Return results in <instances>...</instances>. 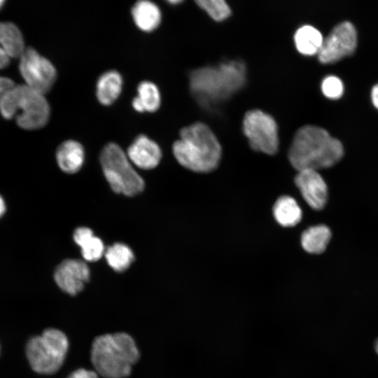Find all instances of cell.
<instances>
[{"mask_svg": "<svg viewBox=\"0 0 378 378\" xmlns=\"http://www.w3.org/2000/svg\"><path fill=\"white\" fill-rule=\"evenodd\" d=\"M344 148L325 129L307 125L295 132L288 150L291 165L298 171L328 168L342 158Z\"/></svg>", "mask_w": 378, "mask_h": 378, "instance_id": "obj_1", "label": "cell"}, {"mask_svg": "<svg viewBox=\"0 0 378 378\" xmlns=\"http://www.w3.org/2000/svg\"><path fill=\"white\" fill-rule=\"evenodd\" d=\"M174 155L180 164L192 172H210L218 167L221 146L210 127L196 122L181 129L180 139L172 146Z\"/></svg>", "mask_w": 378, "mask_h": 378, "instance_id": "obj_2", "label": "cell"}, {"mask_svg": "<svg viewBox=\"0 0 378 378\" xmlns=\"http://www.w3.org/2000/svg\"><path fill=\"white\" fill-rule=\"evenodd\" d=\"M246 80V67L239 61L199 68L190 75V88L202 104L223 101L239 90Z\"/></svg>", "mask_w": 378, "mask_h": 378, "instance_id": "obj_3", "label": "cell"}, {"mask_svg": "<svg viewBox=\"0 0 378 378\" xmlns=\"http://www.w3.org/2000/svg\"><path fill=\"white\" fill-rule=\"evenodd\" d=\"M139 358L134 340L125 332L100 335L92 345V363L97 372L106 378L129 376Z\"/></svg>", "mask_w": 378, "mask_h": 378, "instance_id": "obj_4", "label": "cell"}, {"mask_svg": "<svg viewBox=\"0 0 378 378\" xmlns=\"http://www.w3.org/2000/svg\"><path fill=\"white\" fill-rule=\"evenodd\" d=\"M0 113L6 119L15 118L24 130L44 127L50 116V106L44 94L25 84L15 85L1 97Z\"/></svg>", "mask_w": 378, "mask_h": 378, "instance_id": "obj_5", "label": "cell"}, {"mask_svg": "<svg viewBox=\"0 0 378 378\" xmlns=\"http://www.w3.org/2000/svg\"><path fill=\"white\" fill-rule=\"evenodd\" d=\"M69 349L65 334L55 328L29 340L26 355L31 368L40 374H52L62 365Z\"/></svg>", "mask_w": 378, "mask_h": 378, "instance_id": "obj_6", "label": "cell"}, {"mask_svg": "<svg viewBox=\"0 0 378 378\" xmlns=\"http://www.w3.org/2000/svg\"><path fill=\"white\" fill-rule=\"evenodd\" d=\"M100 162L104 174L114 192L134 196L144 190L143 178L117 144L110 143L104 146L100 154Z\"/></svg>", "mask_w": 378, "mask_h": 378, "instance_id": "obj_7", "label": "cell"}, {"mask_svg": "<svg viewBox=\"0 0 378 378\" xmlns=\"http://www.w3.org/2000/svg\"><path fill=\"white\" fill-rule=\"evenodd\" d=\"M243 131L251 148L267 155L278 150V127L272 115L259 109L247 111L243 119Z\"/></svg>", "mask_w": 378, "mask_h": 378, "instance_id": "obj_8", "label": "cell"}, {"mask_svg": "<svg viewBox=\"0 0 378 378\" xmlns=\"http://www.w3.org/2000/svg\"><path fill=\"white\" fill-rule=\"evenodd\" d=\"M19 69L25 85L43 94L52 88L57 77L52 64L31 47L20 56Z\"/></svg>", "mask_w": 378, "mask_h": 378, "instance_id": "obj_9", "label": "cell"}, {"mask_svg": "<svg viewBox=\"0 0 378 378\" xmlns=\"http://www.w3.org/2000/svg\"><path fill=\"white\" fill-rule=\"evenodd\" d=\"M357 34L349 21L337 24L323 38L318 58L322 63H331L351 54L356 46Z\"/></svg>", "mask_w": 378, "mask_h": 378, "instance_id": "obj_10", "label": "cell"}, {"mask_svg": "<svg viewBox=\"0 0 378 378\" xmlns=\"http://www.w3.org/2000/svg\"><path fill=\"white\" fill-rule=\"evenodd\" d=\"M90 272L88 265L76 259H66L56 268L54 279L64 292L75 295L80 292L90 280Z\"/></svg>", "mask_w": 378, "mask_h": 378, "instance_id": "obj_11", "label": "cell"}, {"mask_svg": "<svg viewBox=\"0 0 378 378\" xmlns=\"http://www.w3.org/2000/svg\"><path fill=\"white\" fill-rule=\"evenodd\" d=\"M295 183L310 207L320 210L325 206L328 199V188L318 171L304 169L298 172Z\"/></svg>", "mask_w": 378, "mask_h": 378, "instance_id": "obj_12", "label": "cell"}, {"mask_svg": "<svg viewBox=\"0 0 378 378\" xmlns=\"http://www.w3.org/2000/svg\"><path fill=\"white\" fill-rule=\"evenodd\" d=\"M25 48L18 27L12 22H0V69L6 67L12 59L20 57Z\"/></svg>", "mask_w": 378, "mask_h": 378, "instance_id": "obj_13", "label": "cell"}, {"mask_svg": "<svg viewBox=\"0 0 378 378\" xmlns=\"http://www.w3.org/2000/svg\"><path fill=\"white\" fill-rule=\"evenodd\" d=\"M127 157L136 167L150 169L159 164L162 153L159 146L154 141L141 134L129 147Z\"/></svg>", "mask_w": 378, "mask_h": 378, "instance_id": "obj_14", "label": "cell"}, {"mask_svg": "<svg viewBox=\"0 0 378 378\" xmlns=\"http://www.w3.org/2000/svg\"><path fill=\"white\" fill-rule=\"evenodd\" d=\"M83 146L74 140H67L57 148L56 159L59 168L67 174H74L82 167L84 162Z\"/></svg>", "mask_w": 378, "mask_h": 378, "instance_id": "obj_15", "label": "cell"}, {"mask_svg": "<svg viewBox=\"0 0 378 378\" xmlns=\"http://www.w3.org/2000/svg\"><path fill=\"white\" fill-rule=\"evenodd\" d=\"M74 240L80 247L82 255L87 261H97L105 253L102 241L88 227L77 228L74 233Z\"/></svg>", "mask_w": 378, "mask_h": 378, "instance_id": "obj_16", "label": "cell"}, {"mask_svg": "<svg viewBox=\"0 0 378 378\" xmlns=\"http://www.w3.org/2000/svg\"><path fill=\"white\" fill-rule=\"evenodd\" d=\"M132 14L136 25L144 31H153L161 22L159 8L149 1L136 2L132 8Z\"/></svg>", "mask_w": 378, "mask_h": 378, "instance_id": "obj_17", "label": "cell"}, {"mask_svg": "<svg viewBox=\"0 0 378 378\" xmlns=\"http://www.w3.org/2000/svg\"><path fill=\"white\" fill-rule=\"evenodd\" d=\"M122 80L115 71L103 74L97 83V97L103 105H110L119 97L122 90Z\"/></svg>", "mask_w": 378, "mask_h": 378, "instance_id": "obj_18", "label": "cell"}, {"mask_svg": "<svg viewBox=\"0 0 378 378\" xmlns=\"http://www.w3.org/2000/svg\"><path fill=\"white\" fill-rule=\"evenodd\" d=\"M273 215L277 223L284 227L296 225L302 218V211L291 197L281 196L273 206Z\"/></svg>", "mask_w": 378, "mask_h": 378, "instance_id": "obj_19", "label": "cell"}, {"mask_svg": "<svg viewBox=\"0 0 378 378\" xmlns=\"http://www.w3.org/2000/svg\"><path fill=\"white\" fill-rule=\"evenodd\" d=\"M323 38L321 33L312 25H304L297 29L294 42L299 52L305 55L318 54Z\"/></svg>", "mask_w": 378, "mask_h": 378, "instance_id": "obj_20", "label": "cell"}, {"mask_svg": "<svg viewBox=\"0 0 378 378\" xmlns=\"http://www.w3.org/2000/svg\"><path fill=\"white\" fill-rule=\"evenodd\" d=\"M331 237L330 229L323 225L310 227L303 232L301 236L302 248L309 253H323Z\"/></svg>", "mask_w": 378, "mask_h": 378, "instance_id": "obj_21", "label": "cell"}, {"mask_svg": "<svg viewBox=\"0 0 378 378\" xmlns=\"http://www.w3.org/2000/svg\"><path fill=\"white\" fill-rule=\"evenodd\" d=\"M138 95L132 101L138 112H154L160 105V94L157 86L149 81L141 82L137 88Z\"/></svg>", "mask_w": 378, "mask_h": 378, "instance_id": "obj_22", "label": "cell"}, {"mask_svg": "<svg viewBox=\"0 0 378 378\" xmlns=\"http://www.w3.org/2000/svg\"><path fill=\"white\" fill-rule=\"evenodd\" d=\"M104 255L108 265L119 272L126 270L134 259L132 249L122 243L108 246L105 250Z\"/></svg>", "mask_w": 378, "mask_h": 378, "instance_id": "obj_23", "label": "cell"}, {"mask_svg": "<svg viewBox=\"0 0 378 378\" xmlns=\"http://www.w3.org/2000/svg\"><path fill=\"white\" fill-rule=\"evenodd\" d=\"M196 3L215 21H223L231 14L230 8L224 0H198Z\"/></svg>", "mask_w": 378, "mask_h": 378, "instance_id": "obj_24", "label": "cell"}, {"mask_svg": "<svg viewBox=\"0 0 378 378\" xmlns=\"http://www.w3.org/2000/svg\"><path fill=\"white\" fill-rule=\"evenodd\" d=\"M321 90L325 96L331 99H337L342 96L344 85L340 78L330 75L323 80Z\"/></svg>", "mask_w": 378, "mask_h": 378, "instance_id": "obj_25", "label": "cell"}, {"mask_svg": "<svg viewBox=\"0 0 378 378\" xmlns=\"http://www.w3.org/2000/svg\"><path fill=\"white\" fill-rule=\"evenodd\" d=\"M68 378H99L96 372L83 368L73 372Z\"/></svg>", "mask_w": 378, "mask_h": 378, "instance_id": "obj_26", "label": "cell"}, {"mask_svg": "<svg viewBox=\"0 0 378 378\" xmlns=\"http://www.w3.org/2000/svg\"><path fill=\"white\" fill-rule=\"evenodd\" d=\"M15 85L11 79L6 77H0V102L2 96Z\"/></svg>", "mask_w": 378, "mask_h": 378, "instance_id": "obj_27", "label": "cell"}, {"mask_svg": "<svg viewBox=\"0 0 378 378\" xmlns=\"http://www.w3.org/2000/svg\"><path fill=\"white\" fill-rule=\"evenodd\" d=\"M371 97L374 106L378 108V83L373 86L371 92Z\"/></svg>", "mask_w": 378, "mask_h": 378, "instance_id": "obj_28", "label": "cell"}, {"mask_svg": "<svg viewBox=\"0 0 378 378\" xmlns=\"http://www.w3.org/2000/svg\"><path fill=\"white\" fill-rule=\"evenodd\" d=\"M6 206L4 198L0 195V218L3 216L6 212Z\"/></svg>", "mask_w": 378, "mask_h": 378, "instance_id": "obj_29", "label": "cell"}, {"mask_svg": "<svg viewBox=\"0 0 378 378\" xmlns=\"http://www.w3.org/2000/svg\"><path fill=\"white\" fill-rule=\"evenodd\" d=\"M374 349H375L377 354H378V338L376 340V341L374 342Z\"/></svg>", "mask_w": 378, "mask_h": 378, "instance_id": "obj_30", "label": "cell"}, {"mask_svg": "<svg viewBox=\"0 0 378 378\" xmlns=\"http://www.w3.org/2000/svg\"><path fill=\"white\" fill-rule=\"evenodd\" d=\"M169 2L170 4H178V3H181V1H169Z\"/></svg>", "mask_w": 378, "mask_h": 378, "instance_id": "obj_31", "label": "cell"}, {"mask_svg": "<svg viewBox=\"0 0 378 378\" xmlns=\"http://www.w3.org/2000/svg\"><path fill=\"white\" fill-rule=\"evenodd\" d=\"M4 1L0 0V8L3 6Z\"/></svg>", "mask_w": 378, "mask_h": 378, "instance_id": "obj_32", "label": "cell"}]
</instances>
